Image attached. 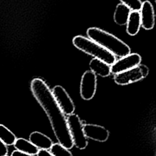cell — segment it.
I'll use <instances>...</instances> for the list:
<instances>
[{"label":"cell","mask_w":156,"mask_h":156,"mask_svg":"<svg viewBox=\"0 0 156 156\" xmlns=\"http://www.w3.org/2000/svg\"><path fill=\"white\" fill-rule=\"evenodd\" d=\"M30 89L34 98L48 116L58 143L68 149H71L74 145L66 118L46 83L40 78H35L31 81Z\"/></svg>","instance_id":"obj_1"},{"label":"cell","mask_w":156,"mask_h":156,"mask_svg":"<svg viewBox=\"0 0 156 156\" xmlns=\"http://www.w3.org/2000/svg\"><path fill=\"white\" fill-rule=\"evenodd\" d=\"M89 66L91 71L96 75L103 77L108 76L111 73L110 65L96 58H94L90 61Z\"/></svg>","instance_id":"obj_12"},{"label":"cell","mask_w":156,"mask_h":156,"mask_svg":"<svg viewBox=\"0 0 156 156\" xmlns=\"http://www.w3.org/2000/svg\"><path fill=\"white\" fill-rule=\"evenodd\" d=\"M5 156H8V155H5Z\"/></svg>","instance_id":"obj_22"},{"label":"cell","mask_w":156,"mask_h":156,"mask_svg":"<svg viewBox=\"0 0 156 156\" xmlns=\"http://www.w3.org/2000/svg\"><path fill=\"white\" fill-rule=\"evenodd\" d=\"M29 141L40 149L48 150L53 143L50 138L40 132H33L29 135Z\"/></svg>","instance_id":"obj_11"},{"label":"cell","mask_w":156,"mask_h":156,"mask_svg":"<svg viewBox=\"0 0 156 156\" xmlns=\"http://www.w3.org/2000/svg\"><path fill=\"white\" fill-rule=\"evenodd\" d=\"M67 124L73 145L77 149H84L88 145L87 138L85 136L83 124L80 118L76 114L68 115Z\"/></svg>","instance_id":"obj_4"},{"label":"cell","mask_w":156,"mask_h":156,"mask_svg":"<svg viewBox=\"0 0 156 156\" xmlns=\"http://www.w3.org/2000/svg\"><path fill=\"white\" fill-rule=\"evenodd\" d=\"M10 156H35V155L28 154L19 151L18 150H15L12 152Z\"/></svg>","instance_id":"obj_20"},{"label":"cell","mask_w":156,"mask_h":156,"mask_svg":"<svg viewBox=\"0 0 156 156\" xmlns=\"http://www.w3.org/2000/svg\"><path fill=\"white\" fill-rule=\"evenodd\" d=\"M37 155V156H53L50 152L44 149H39Z\"/></svg>","instance_id":"obj_21"},{"label":"cell","mask_w":156,"mask_h":156,"mask_svg":"<svg viewBox=\"0 0 156 156\" xmlns=\"http://www.w3.org/2000/svg\"><path fill=\"white\" fill-rule=\"evenodd\" d=\"M122 4L126 5L131 11H140L142 2L141 0H119Z\"/></svg>","instance_id":"obj_18"},{"label":"cell","mask_w":156,"mask_h":156,"mask_svg":"<svg viewBox=\"0 0 156 156\" xmlns=\"http://www.w3.org/2000/svg\"><path fill=\"white\" fill-rule=\"evenodd\" d=\"M49 149L51 154L53 156H73L69 149L59 143L52 144Z\"/></svg>","instance_id":"obj_17"},{"label":"cell","mask_w":156,"mask_h":156,"mask_svg":"<svg viewBox=\"0 0 156 156\" xmlns=\"http://www.w3.org/2000/svg\"><path fill=\"white\" fill-rule=\"evenodd\" d=\"M52 93L64 114L69 115L73 113L75 110L74 102L65 88L60 85H56L53 88Z\"/></svg>","instance_id":"obj_7"},{"label":"cell","mask_w":156,"mask_h":156,"mask_svg":"<svg viewBox=\"0 0 156 156\" xmlns=\"http://www.w3.org/2000/svg\"><path fill=\"white\" fill-rule=\"evenodd\" d=\"M130 11L129 7L122 3L117 5L113 15L115 22L119 26L126 24Z\"/></svg>","instance_id":"obj_15"},{"label":"cell","mask_w":156,"mask_h":156,"mask_svg":"<svg viewBox=\"0 0 156 156\" xmlns=\"http://www.w3.org/2000/svg\"><path fill=\"white\" fill-rule=\"evenodd\" d=\"M73 43L79 50L109 65H112L116 61V57L113 54L89 38L77 35L73 38Z\"/></svg>","instance_id":"obj_3"},{"label":"cell","mask_w":156,"mask_h":156,"mask_svg":"<svg viewBox=\"0 0 156 156\" xmlns=\"http://www.w3.org/2000/svg\"><path fill=\"white\" fill-rule=\"evenodd\" d=\"M141 61V56L136 53L129 54L120 59L116 60L110 65V71L113 74H118L130 68H132L139 64Z\"/></svg>","instance_id":"obj_8"},{"label":"cell","mask_w":156,"mask_h":156,"mask_svg":"<svg viewBox=\"0 0 156 156\" xmlns=\"http://www.w3.org/2000/svg\"><path fill=\"white\" fill-rule=\"evenodd\" d=\"M149 74V68L144 65H138L116 74L114 76V80L116 83L120 85L130 84L145 78Z\"/></svg>","instance_id":"obj_5"},{"label":"cell","mask_w":156,"mask_h":156,"mask_svg":"<svg viewBox=\"0 0 156 156\" xmlns=\"http://www.w3.org/2000/svg\"><path fill=\"white\" fill-rule=\"evenodd\" d=\"M13 145L16 150L30 155H37L39 151V149L30 141L23 138H16Z\"/></svg>","instance_id":"obj_14"},{"label":"cell","mask_w":156,"mask_h":156,"mask_svg":"<svg viewBox=\"0 0 156 156\" xmlns=\"http://www.w3.org/2000/svg\"><path fill=\"white\" fill-rule=\"evenodd\" d=\"M141 26L146 30L152 29L155 24V13L152 4L149 1L142 2L140 10Z\"/></svg>","instance_id":"obj_9"},{"label":"cell","mask_w":156,"mask_h":156,"mask_svg":"<svg viewBox=\"0 0 156 156\" xmlns=\"http://www.w3.org/2000/svg\"><path fill=\"white\" fill-rule=\"evenodd\" d=\"M89 38L94 41L115 56L124 57L130 53V47L113 34L98 27H90L87 30Z\"/></svg>","instance_id":"obj_2"},{"label":"cell","mask_w":156,"mask_h":156,"mask_svg":"<svg viewBox=\"0 0 156 156\" xmlns=\"http://www.w3.org/2000/svg\"><path fill=\"white\" fill-rule=\"evenodd\" d=\"M83 129L85 135L87 138L99 142H104L108 138L109 131L103 126L86 124L83 126Z\"/></svg>","instance_id":"obj_10"},{"label":"cell","mask_w":156,"mask_h":156,"mask_svg":"<svg viewBox=\"0 0 156 156\" xmlns=\"http://www.w3.org/2000/svg\"><path fill=\"white\" fill-rule=\"evenodd\" d=\"M8 154L7 146L0 140V156H5Z\"/></svg>","instance_id":"obj_19"},{"label":"cell","mask_w":156,"mask_h":156,"mask_svg":"<svg viewBox=\"0 0 156 156\" xmlns=\"http://www.w3.org/2000/svg\"><path fill=\"white\" fill-rule=\"evenodd\" d=\"M126 24V31L127 34L132 36L136 35L141 27V20L139 11H130Z\"/></svg>","instance_id":"obj_13"},{"label":"cell","mask_w":156,"mask_h":156,"mask_svg":"<svg viewBox=\"0 0 156 156\" xmlns=\"http://www.w3.org/2000/svg\"><path fill=\"white\" fill-rule=\"evenodd\" d=\"M0 140L7 146H11L15 143L16 137L7 127L0 124Z\"/></svg>","instance_id":"obj_16"},{"label":"cell","mask_w":156,"mask_h":156,"mask_svg":"<svg viewBox=\"0 0 156 156\" xmlns=\"http://www.w3.org/2000/svg\"><path fill=\"white\" fill-rule=\"evenodd\" d=\"M96 75L91 71H86L82 75L80 85L81 98L86 101L91 99L96 91Z\"/></svg>","instance_id":"obj_6"}]
</instances>
